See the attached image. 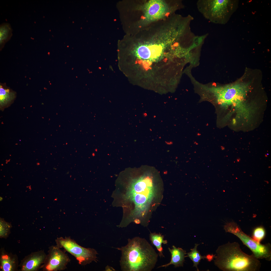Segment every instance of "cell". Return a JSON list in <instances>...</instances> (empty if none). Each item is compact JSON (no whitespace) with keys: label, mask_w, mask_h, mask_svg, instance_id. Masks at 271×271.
Returning <instances> with one entry per match:
<instances>
[{"label":"cell","mask_w":271,"mask_h":271,"mask_svg":"<svg viewBox=\"0 0 271 271\" xmlns=\"http://www.w3.org/2000/svg\"><path fill=\"white\" fill-rule=\"evenodd\" d=\"M224 229L226 232L230 233L237 237L243 244L249 248L255 258L264 259L268 261L271 260V246L269 243L262 244L246 234L237 224L234 222L226 224Z\"/></svg>","instance_id":"cell-4"},{"label":"cell","mask_w":271,"mask_h":271,"mask_svg":"<svg viewBox=\"0 0 271 271\" xmlns=\"http://www.w3.org/2000/svg\"><path fill=\"white\" fill-rule=\"evenodd\" d=\"M214 257L215 265L224 271H258L261 263L252 254L248 255L241 249L236 242H228L219 246Z\"/></svg>","instance_id":"cell-2"},{"label":"cell","mask_w":271,"mask_h":271,"mask_svg":"<svg viewBox=\"0 0 271 271\" xmlns=\"http://www.w3.org/2000/svg\"><path fill=\"white\" fill-rule=\"evenodd\" d=\"M0 270L1 271H16L19 264L18 257L15 254L9 253L3 248L0 250Z\"/></svg>","instance_id":"cell-10"},{"label":"cell","mask_w":271,"mask_h":271,"mask_svg":"<svg viewBox=\"0 0 271 271\" xmlns=\"http://www.w3.org/2000/svg\"><path fill=\"white\" fill-rule=\"evenodd\" d=\"M168 249L171 254V259L170 262L167 264L160 266L159 268L167 267L170 265H173L175 267L183 266L185 260V255L186 254V251L181 248H177L173 245L172 248H168Z\"/></svg>","instance_id":"cell-11"},{"label":"cell","mask_w":271,"mask_h":271,"mask_svg":"<svg viewBox=\"0 0 271 271\" xmlns=\"http://www.w3.org/2000/svg\"><path fill=\"white\" fill-rule=\"evenodd\" d=\"M12 226L11 224L6 222L3 219L0 220V238H7L11 233Z\"/></svg>","instance_id":"cell-16"},{"label":"cell","mask_w":271,"mask_h":271,"mask_svg":"<svg viewBox=\"0 0 271 271\" xmlns=\"http://www.w3.org/2000/svg\"><path fill=\"white\" fill-rule=\"evenodd\" d=\"M146 185L144 180H142L137 182L135 185L134 189L135 191L140 192L142 191Z\"/></svg>","instance_id":"cell-18"},{"label":"cell","mask_w":271,"mask_h":271,"mask_svg":"<svg viewBox=\"0 0 271 271\" xmlns=\"http://www.w3.org/2000/svg\"><path fill=\"white\" fill-rule=\"evenodd\" d=\"M265 232L264 228L261 226L258 227L253 230L252 238L255 241L260 242L264 238Z\"/></svg>","instance_id":"cell-17"},{"label":"cell","mask_w":271,"mask_h":271,"mask_svg":"<svg viewBox=\"0 0 271 271\" xmlns=\"http://www.w3.org/2000/svg\"><path fill=\"white\" fill-rule=\"evenodd\" d=\"M65 251L56 245L49 248L48 254L41 268L43 271H60L65 270L71 259Z\"/></svg>","instance_id":"cell-7"},{"label":"cell","mask_w":271,"mask_h":271,"mask_svg":"<svg viewBox=\"0 0 271 271\" xmlns=\"http://www.w3.org/2000/svg\"><path fill=\"white\" fill-rule=\"evenodd\" d=\"M121 251L120 261L122 270L151 271L155 267L158 254L145 238L129 239L127 244L117 248Z\"/></svg>","instance_id":"cell-1"},{"label":"cell","mask_w":271,"mask_h":271,"mask_svg":"<svg viewBox=\"0 0 271 271\" xmlns=\"http://www.w3.org/2000/svg\"><path fill=\"white\" fill-rule=\"evenodd\" d=\"M47 254L44 250L31 252L21 261L19 267L21 271H38L41 268Z\"/></svg>","instance_id":"cell-8"},{"label":"cell","mask_w":271,"mask_h":271,"mask_svg":"<svg viewBox=\"0 0 271 271\" xmlns=\"http://www.w3.org/2000/svg\"><path fill=\"white\" fill-rule=\"evenodd\" d=\"M248 88V84L240 82L223 86L213 87L208 88V89L218 102L221 104H225L243 99Z\"/></svg>","instance_id":"cell-6"},{"label":"cell","mask_w":271,"mask_h":271,"mask_svg":"<svg viewBox=\"0 0 271 271\" xmlns=\"http://www.w3.org/2000/svg\"><path fill=\"white\" fill-rule=\"evenodd\" d=\"M238 2L237 0H199L197 6L206 19L215 23L225 24L236 10Z\"/></svg>","instance_id":"cell-3"},{"label":"cell","mask_w":271,"mask_h":271,"mask_svg":"<svg viewBox=\"0 0 271 271\" xmlns=\"http://www.w3.org/2000/svg\"><path fill=\"white\" fill-rule=\"evenodd\" d=\"M105 270H105L106 271H114L115 270L113 268H112L111 267L109 266H106V267Z\"/></svg>","instance_id":"cell-20"},{"label":"cell","mask_w":271,"mask_h":271,"mask_svg":"<svg viewBox=\"0 0 271 271\" xmlns=\"http://www.w3.org/2000/svg\"><path fill=\"white\" fill-rule=\"evenodd\" d=\"M199 244H195V245L193 248L190 249L191 251L186 254L187 256L186 257H188L192 261L193 264V267H196L197 271H199L197 267L198 265L199 264L201 259H204L205 258L208 259L207 256H202L197 249V248Z\"/></svg>","instance_id":"cell-15"},{"label":"cell","mask_w":271,"mask_h":271,"mask_svg":"<svg viewBox=\"0 0 271 271\" xmlns=\"http://www.w3.org/2000/svg\"><path fill=\"white\" fill-rule=\"evenodd\" d=\"M149 236L152 243L156 247L159 252V256L160 257H164L162 245L163 243L167 244L168 242L167 240H164V236L161 234L151 232Z\"/></svg>","instance_id":"cell-14"},{"label":"cell","mask_w":271,"mask_h":271,"mask_svg":"<svg viewBox=\"0 0 271 271\" xmlns=\"http://www.w3.org/2000/svg\"><path fill=\"white\" fill-rule=\"evenodd\" d=\"M144 18L147 21H153L163 17L168 11L166 4L163 1L152 0L148 2L145 7Z\"/></svg>","instance_id":"cell-9"},{"label":"cell","mask_w":271,"mask_h":271,"mask_svg":"<svg viewBox=\"0 0 271 271\" xmlns=\"http://www.w3.org/2000/svg\"><path fill=\"white\" fill-rule=\"evenodd\" d=\"M135 200L137 203L141 204L145 202V198L143 195L139 194H137L135 196Z\"/></svg>","instance_id":"cell-19"},{"label":"cell","mask_w":271,"mask_h":271,"mask_svg":"<svg viewBox=\"0 0 271 271\" xmlns=\"http://www.w3.org/2000/svg\"><path fill=\"white\" fill-rule=\"evenodd\" d=\"M161 51V47L159 46L141 45L136 49V53L140 58L148 59L157 57L160 54Z\"/></svg>","instance_id":"cell-12"},{"label":"cell","mask_w":271,"mask_h":271,"mask_svg":"<svg viewBox=\"0 0 271 271\" xmlns=\"http://www.w3.org/2000/svg\"><path fill=\"white\" fill-rule=\"evenodd\" d=\"M16 97L14 92L5 86H0V106L1 110L9 106L13 102Z\"/></svg>","instance_id":"cell-13"},{"label":"cell","mask_w":271,"mask_h":271,"mask_svg":"<svg viewBox=\"0 0 271 271\" xmlns=\"http://www.w3.org/2000/svg\"><path fill=\"white\" fill-rule=\"evenodd\" d=\"M56 245L74 256L82 265L97 262L98 253L93 248H86L79 245L70 237H57L55 240Z\"/></svg>","instance_id":"cell-5"}]
</instances>
